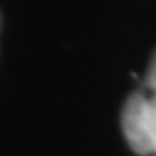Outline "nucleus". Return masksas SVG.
Returning <instances> with one entry per match:
<instances>
[{"label":"nucleus","instance_id":"nucleus-1","mask_svg":"<svg viewBox=\"0 0 156 156\" xmlns=\"http://www.w3.org/2000/svg\"><path fill=\"white\" fill-rule=\"evenodd\" d=\"M145 93V134H147V147L150 156L156 154V93Z\"/></svg>","mask_w":156,"mask_h":156},{"label":"nucleus","instance_id":"nucleus-2","mask_svg":"<svg viewBox=\"0 0 156 156\" xmlns=\"http://www.w3.org/2000/svg\"><path fill=\"white\" fill-rule=\"evenodd\" d=\"M143 89L147 93H156V52L152 54V61H150V67H147V76H145Z\"/></svg>","mask_w":156,"mask_h":156}]
</instances>
